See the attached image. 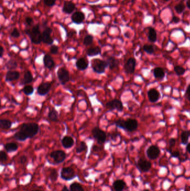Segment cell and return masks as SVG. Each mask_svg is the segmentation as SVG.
Segmentation results:
<instances>
[{
    "label": "cell",
    "mask_w": 190,
    "mask_h": 191,
    "mask_svg": "<svg viewBox=\"0 0 190 191\" xmlns=\"http://www.w3.org/2000/svg\"><path fill=\"white\" fill-rule=\"evenodd\" d=\"M51 87H52V85L49 82L42 83L40 84L39 87H37V93L41 96L46 95L50 91Z\"/></svg>",
    "instance_id": "5bb4252c"
},
{
    "label": "cell",
    "mask_w": 190,
    "mask_h": 191,
    "mask_svg": "<svg viewBox=\"0 0 190 191\" xmlns=\"http://www.w3.org/2000/svg\"><path fill=\"white\" fill-rule=\"evenodd\" d=\"M160 149L156 145H151L147 149V157L150 160H155L158 158L160 154Z\"/></svg>",
    "instance_id": "9c48e42d"
},
{
    "label": "cell",
    "mask_w": 190,
    "mask_h": 191,
    "mask_svg": "<svg viewBox=\"0 0 190 191\" xmlns=\"http://www.w3.org/2000/svg\"><path fill=\"white\" fill-rule=\"evenodd\" d=\"M163 1H170V0H163Z\"/></svg>",
    "instance_id": "91938a15"
},
{
    "label": "cell",
    "mask_w": 190,
    "mask_h": 191,
    "mask_svg": "<svg viewBox=\"0 0 190 191\" xmlns=\"http://www.w3.org/2000/svg\"><path fill=\"white\" fill-rule=\"evenodd\" d=\"M148 38L152 43H155L157 40V32L154 28H150L149 29Z\"/></svg>",
    "instance_id": "f1b7e54d"
},
{
    "label": "cell",
    "mask_w": 190,
    "mask_h": 191,
    "mask_svg": "<svg viewBox=\"0 0 190 191\" xmlns=\"http://www.w3.org/2000/svg\"><path fill=\"white\" fill-rule=\"evenodd\" d=\"M144 191H150V189H145Z\"/></svg>",
    "instance_id": "6f0895ef"
},
{
    "label": "cell",
    "mask_w": 190,
    "mask_h": 191,
    "mask_svg": "<svg viewBox=\"0 0 190 191\" xmlns=\"http://www.w3.org/2000/svg\"><path fill=\"white\" fill-rule=\"evenodd\" d=\"M115 124L117 127L123 129L128 132H135L138 126L137 120L132 119H128L126 120L118 119L115 121Z\"/></svg>",
    "instance_id": "7a4b0ae2"
},
{
    "label": "cell",
    "mask_w": 190,
    "mask_h": 191,
    "mask_svg": "<svg viewBox=\"0 0 190 191\" xmlns=\"http://www.w3.org/2000/svg\"><path fill=\"white\" fill-rule=\"evenodd\" d=\"M180 21V19H179V17H177V16H173L172 17V21L174 22V23H178Z\"/></svg>",
    "instance_id": "816d5d0a"
},
{
    "label": "cell",
    "mask_w": 190,
    "mask_h": 191,
    "mask_svg": "<svg viewBox=\"0 0 190 191\" xmlns=\"http://www.w3.org/2000/svg\"><path fill=\"white\" fill-rule=\"evenodd\" d=\"M101 49L99 47H95L88 49L87 51V54L89 56H94L101 54Z\"/></svg>",
    "instance_id": "d4e9b609"
},
{
    "label": "cell",
    "mask_w": 190,
    "mask_h": 191,
    "mask_svg": "<svg viewBox=\"0 0 190 191\" xmlns=\"http://www.w3.org/2000/svg\"><path fill=\"white\" fill-rule=\"evenodd\" d=\"M48 118L50 120L54 122H57L59 120L58 112L54 108L50 110L48 114Z\"/></svg>",
    "instance_id": "83f0119b"
},
{
    "label": "cell",
    "mask_w": 190,
    "mask_h": 191,
    "mask_svg": "<svg viewBox=\"0 0 190 191\" xmlns=\"http://www.w3.org/2000/svg\"><path fill=\"white\" fill-rule=\"evenodd\" d=\"M4 49L2 46H1L0 47V56L1 57H2V56L4 55Z\"/></svg>",
    "instance_id": "f5cc1de1"
},
{
    "label": "cell",
    "mask_w": 190,
    "mask_h": 191,
    "mask_svg": "<svg viewBox=\"0 0 190 191\" xmlns=\"http://www.w3.org/2000/svg\"><path fill=\"white\" fill-rule=\"evenodd\" d=\"M70 191H84L83 187L79 183L74 182L70 186Z\"/></svg>",
    "instance_id": "836d02e7"
},
{
    "label": "cell",
    "mask_w": 190,
    "mask_h": 191,
    "mask_svg": "<svg viewBox=\"0 0 190 191\" xmlns=\"http://www.w3.org/2000/svg\"><path fill=\"white\" fill-rule=\"evenodd\" d=\"M94 38L91 35H87L84 39L83 44L85 46H88L91 45L93 42Z\"/></svg>",
    "instance_id": "f35d334b"
},
{
    "label": "cell",
    "mask_w": 190,
    "mask_h": 191,
    "mask_svg": "<svg viewBox=\"0 0 190 191\" xmlns=\"http://www.w3.org/2000/svg\"><path fill=\"white\" fill-rule=\"evenodd\" d=\"M50 157L54 160L56 163H63L67 158L66 153L63 150H55L50 154Z\"/></svg>",
    "instance_id": "ba28073f"
},
{
    "label": "cell",
    "mask_w": 190,
    "mask_h": 191,
    "mask_svg": "<svg viewBox=\"0 0 190 191\" xmlns=\"http://www.w3.org/2000/svg\"><path fill=\"white\" fill-rule=\"evenodd\" d=\"M52 29L49 27L45 28L42 33V41L48 45H52L54 42V40L51 37Z\"/></svg>",
    "instance_id": "7c38bea8"
},
{
    "label": "cell",
    "mask_w": 190,
    "mask_h": 191,
    "mask_svg": "<svg viewBox=\"0 0 190 191\" xmlns=\"http://www.w3.org/2000/svg\"><path fill=\"white\" fill-rule=\"evenodd\" d=\"M13 138L16 140L20 141H25L26 140L28 139L26 138V136L20 130L15 134V135H13Z\"/></svg>",
    "instance_id": "d6a6232c"
},
{
    "label": "cell",
    "mask_w": 190,
    "mask_h": 191,
    "mask_svg": "<svg viewBox=\"0 0 190 191\" xmlns=\"http://www.w3.org/2000/svg\"><path fill=\"white\" fill-rule=\"evenodd\" d=\"M12 126V122L9 120L2 119L0 120V127L2 129L7 130Z\"/></svg>",
    "instance_id": "f546056e"
},
{
    "label": "cell",
    "mask_w": 190,
    "mask_h": 191,
    "mask_svg": "<svg viewBox=\"0 0 190 191\" xmlns=\"http://www.w3.org/2000/svg\"><path fill=\"white\" fill-rule=\"evenodd\" d=\"M92 134L94 138L96 140L97 143L100 145H102L105 143L107 138L106 133L101 130L99 127H94L92 130Z\"/></svg>",
    "instance_id": "5b68a950"
},
{
    "label": "cell",
    "mask_w": 190,
    "mask_h": 191,
    "mask_svg": "<svg viewBox=\"0 0 190 191\" xmlns=\"http://www.w3.org/2000/svg\"><path fill=\"white\" fill-rule=\"evenodd\" d=\"M44 66L46 68L51 69L55 65L54 60L52 59V56L49 54H45L43 58Z\"/></svg>",
    "instance_id": "ffe728a7"
},
{
    "label": "cell",
    "mask_w": 190,
    "mask_h": 191,
    "mask_svg": "<svg viewBox=\"0 0 190 191\" xmlns=\"http://www.w3.org/2000/svg\"><path fill=\"white\" fill-rule=\"evenodd\" d=\"M4 148L7 153H12L18 149V145L15 143H8L4 145Z\"/></svg>",
    "instance_id": "4316f807"
},
{
    "label": "cell",
    "mask_w": 190,
    "mask_h": 191,
    "mask_svg": "<svg viewBox=\"0 0 190 191\" xmlns=\"http://www.w3.org/2000/svg\"><path fill=\"white\" fill-rule=\"evenodd\" d=\"M106 61L110 69H113L114 68H117L119 65V60L113 56L109 57Z\"/></svg>",
    "instance_id": "603a6c76"
},
{
    "label": "cell",
    "mask_w": 190,
    "mask_h": 191,
    "mask_svg": "<svg viewBox=\"0 0 190 191\" xmlns=\"http://www.w3.org/2000/svg\"><path fill=\"white\" fill-rule=\"evenodd\" d=\"M61 144L64 148L69 149L74 145V140L70 136H65L61 140Z\"/></svg>",
    "instance_id": "d6986e66"
},
{
    "label": "cell",
    "mask_w": 190,
    "mask_h": 191,
    "mask_svg": "<svg viewBox=\"0 0 190 191\" xmlns=\"http://www.w3.org/2000/svg\"><path fill=\"white\" fill-rule=\"evenodd\" d=\"M34 89L31 86H26L24 87L22 91L26 96H30L32 95L34 92Z\"/></svg>",
    "instance_id": "ab89813d"
},
{
    "label": "cell",
    "mask_w": 190,
    "mask_h": 191,
    "mask_svg": "<svg viewBox=\"0 0 190 191\" xmlns=\"http://www.w3.org/2000/svg\"><path fill=\"white\" fill-rule=\"evenodd\" d=\"M143 50L144 52H146L147 53H148L149 54H153V53L155 52L154 47L152 45L146 44V45H144L143 46Z\"/></svg>",
    "instance_id": "8d00e7d4"
},
{
    "label": "cell",
    "mask_w": 190,
    "mask_h": 191,
    "mask_svg": "<svg viewBox=\"0 0 190 191\" xmlns=\"http://www.w3.org/2000/svg\"><path fill=\"white\" fill-rule=\"evenodd\" d=\"M185 6L183 3H180L174 6V9L176 11L178 14L182 13L185 10Z\"/></svg>",
    "instance_id": "60d3db41"
},
{
    "label": "cell",
    "mask_w": 190,
    "mask_h": 191,
    "mask_svg": "<svg viewBox=\"0 0 190 191\" xmlns=\"http://www.w3.org/2000/svg\"><path fill=\"white\" fill-rule=\"evenodd\" d=\"M170 154L172 158H179L180 156V153L178 151H171Z\"/></svg>",
    "instance_id": "c3c4849f"
},
{
    "label": "cell",
    "mask_w": 190,
    "mask_h": 191,
    "mask_svg": "<svg viewBox=\"0 0 190 191\" xmlns=\"http://www.w3.org/2000/svg\"><path fill=\"white\" fill-rule=\"evenodd\" d=\"M176 144V139L174 138H171L169 140V145L170 147H174Z\"/></svg>",
    "instance_id": "f907efd6"
},
{
    "label": "cell",
    "mask_w": 190,
    "mask_h": 191,
    "mask_svg": "<svg viewBox=\"0 0 190 191\" xmlns=\"http://www.w3.org/2000/svg\"><path fill=\"white\" fill-rule=\"evenodd\" d=\"M88 62L87 60L84 58H81L76 61V67L79 70L84 71L88 67Z\"/></svg>",
    "instance_id": "44dd1931"
},
{
    "label": "cell",
    "mask_w": 190,
    "mask_h": 191,
    "mask_svg": "<svg viewBox=\"0 0 190 191\" xmlns=\"http://www.w3.org/2000/svg\"><path fill=\"white\" fill-rule=\"evenodd\" d=\"M106 107L111 110H117L119 112L122 111L123 110V105L122 101L118 99H114L107 102Z\"/></svg>",
    "instance_id": "30bf717a"
},
{
    "label": "cell",
    "mask_w": 190,
    "mask_h": 191,
    "mask_svg": "<svg viewBox=\"0 0 190 191\" xmlns=\"http://www.w3.org/2000/svg\"><path fill=\"white\" fill-rule=\"evenodd\" d=\"M186 5L187 8L190 9V0H187L186 2Z\"/></svg>",
    "instance_id": "11a10c76"
},
{
    "label": "cell",
    "mask_w": 190,
    "mask_h": 191,
    "mask_svg": "<svg viewBox=\"0 0 190 191\" xmlns=\"http://www.w3.org/2000/svg\"><path fill=\"white\" fill-rule=\"evenodd\" d=\"M20 131L22 132L28 139L34 137L39 132V126L34 123H24L21 126Z\"/></svg>",
    "instance_id": "6da1fadb"
},
{
    "label": "cell",
    "mask_w": 190,
    "mask_h": 191,
    "mask_svg": "<svg viewBox=\"0 0 190 191\" xmlns=\"http://www.w3.org/2000/svg\"><path fill=\"white\" fill-rule=\"evenodd\" d=\"M40 191V190H33V191Z\"/></svg>",
    "instance_id": "680465c9"
},
{
    "label": "cell",
    "mask_w": 190,
    "mask_h": 191,
    "mask_svg": "<svg viewBox=\"0 0 190 191\" xmlns=\"http://www.w3.org/2000/svg\"><path fill=\"white\" fill-rule=\"evenodd\" d=\"M58 178V173L57 171L55 169H52L49 174L50 179L52 180V182H55L57 180Z\"/></svg>",
    "instance_id": "74e56055"
},
{
    "label": "cell",
    "mask_w": 190,
    "mask_h": 191,
    "mask_svg": "<svg viewBox=\"0 0 190 191\" xmlns=\"http://www.w3.org/2000/svg\"><path fill=\"white\" fill-rule=\"evenodd\" d=\"M57 75L60 82L61 84L64 85L70 80L69 72L64 68H60L58 71Z\"/></svg>",
    "instance_id": "52a82bcc"
},
{
    "label": "cell",
    "mask_w": 190,
    "mask_h": 191,
    "mask_svg": "<svg viewBox=\"0 0 190 191\" xmlns=\"http://www.w3.org/2000/svg\"><path fill=\"white\" fill-rule=\"evenodd\" d=\"M149 101L152 103H155L159 101L160 98V93L155 88L150 89L147 93Z\"/></svg>",
    "instance_id": "9a60e30c"
},
{
    "label": "cell",
    "mask_w": 190,
    "mask_h": 191,
    "mask_svg": "<svg viewBox=\"0 0 190 191\" xmlns=\"http://www.w3.org/2000/svg\"><path fill=\"white\" fill-rule=\"evenodd\" d=\"M153 75L156 79L162 80L165 76V72L162 68L156 67L153 70Z\"/></svg>",
    "instance_id": "7402d4cb"
},
{
    "label": "cell",
    "mask_w": 190,
    "mask_h": 191,
    "mask_svg": "<svg viewBox=\"0 0 190 191\" xmlns=\"http://www.w3.org/2000/svg\"><path fill=\"white\" fill-rule=\"evenodd\" d=\"M185 97L187 100L190 102V84L188 86L185 93Z\"/></svg>",
    "instance_id": "7dc6e473"
},
{
    "label": "cell",
    "mask_w": 190,
    "mask_h": 191,
    "mask_svg": "<svg viewBox=\"0 0 190 191\" xmlns=\"http://www.w3.org/2000/svg\"><path fill=\"white\" fill-rule=\"evenodd\" d=\"M61 178L65 180H70L76 177L75 171L72 168L65 167L62 168L60 172Z\"/></svg>",
    "instance_id": "8992f818"
},
{
    "label": "cell",
    "mask_w": 190,
    "mask_h": 191,
    "mask_svg": "<svg viewBox=\"0 0 190 191\" xmlns=\"http://www.w3.org/2000/svg\"><path fill=\"white\" fill-rule=\"evenodd\" d=\"M72 21L76 24H82L85 19V15L83 13L80 11H76L71 16Z\"/></svg>",
    "instance_id": "2e32d148"
},
{
    "label": "cell",
    "mask_w": 190,
    "mask_h": 191,
    "mask_svg": "<svg viewBox=\"0 0 190 191\" xmlns=\"http://www.w3.org/2000/svg\"><path fill=\"white\" fill-rule=\"evenodd\" d=\"M7 160V155L4 151H1L0 152V160L1 162H6Z\"/></svg>",
    "instance_id": "b9f144b4"
},
{
    "label": "cell",
    "mask_w": 190,
    "mask_h": 191,
    "mask_svg": "<svg viewBox=\"0 0 190 191\" xmlns=\"http://www.w3.org/2000/svg\"><path fill=\"white\" fill-rule=\"evenodd\" d=\"M25 33L30 37L32 43L39 44L42 41V33L40 32L39 25H36L31 29L25 30Z\"/></svg>",
    "instance_id": "3957f363"
},
{
    "label": "cell",
    "mask_w": 190,
    "mask_h": 191,
    "mask_svg": "<svg viewBox=\"0 0 190 191\" xmlns=\"http://www.w3.org/2000/svg\"><path fill=\"white\" fill-rule=\"evenodd\" d=\"M88 147L87 144L84 141H82L80 143L79 145L76 147V152L77 153H80L84 151H87Z\"/></svg>",
    "instance_id": "e575fe53"
},
{
    "label": "cell",
    "mask_w": 190,
    "mask_h": 191,
    "mask_svg": "<svg viewBox=\"0 0 190 191\" xmlns=\"http://www.w3.org/2000/svg\"><path fill=\"white\" fill-rule=\"evenodd\" d=\"M190 136V132L189 131H183L181 134V144L183 145H186L188 144Z\"/></svg>",
    "instance_id": "4dcf8cb0"
},
{
    "label": "cell",
    "mask_w": 190,
    "mask_h": 191,
    "mask_svg": "<svg viewBox=\"0 0 190 191\" xmlns=\"http://www.w3.org/2000/svg\"><path fill=\"white\" fill-rule=\"evenodd\" d=\"M50 51L52 54H57L59 52V48L56 45H52L50 48Z\"/></svg>",
    "instance_id": "ee69618b"
},
{
    "label": "cell",
    "mask_w": 190,
    "mask_h": 191,
    "mask_svg": "<svg viewBox=\"0 0 190 191\" xmlns=\"http://www.w3.org/2000/svg\"><path fill=\"white\" fill-rule=\"evenodd\" d=\"M135 66L136 60L134 58H130L128 59L126 63L124 65V71L127 74H133L135 72Z\"/></svg>",
    "instance_id": "8fae6325"
},
{
    "label": "cell",
    "mask_w": 190,
    "mask_h": 191,
    "mask_svg": "<svg viewBox=\"0 0 190 191\" xmlns=\"http://www.w3.org/2000/svg\"><path fill=\"white\" fill-rule=\"evenodd\" d=\"M27 162V157L25 155H22L20 157V162L21 164H24Z\"/></svg>",
    "instance_id": "681fc988"
},
{
    "label": "cell",
    "mask_w": 190,
    "mask_h": 191,
    "mask_svg": "<svg viewBox=\"0 0 190 191\" xmlns=\"http://www.w3.org/2000/svg\"><path fill=\"white\" fill-rule=\"evenodd\" d=\"M91 66L94 72L98 74H102L105 72V69L108 67V64L107 61L95 58L91 60Z\"/></svg>",
    "instance_id": "277c9868"
},
{
    "label": "cell",
    "mask_w": 190,
    "mask_h": 191,
    "mask_svg": "<svg viewBox=\"0 0 190 191\" xmlns=\"http://www.w3.org/2000/svg\"><path fill=\"white\" fill-rule=\"evenodd\" d=\"M174 71L177 76H182L186 72V69L180 65H176L174 67Z\"/></svg>",
    "instance_id": "d590c367"
},
{
    "label": "cell",
    "mask_w": 190,
    "mask_h": 191,
    "mask_svg": "<svg viewBox=\"0 0 190 191\" xmlns=\"http://www.w3.org/2000/svg\"><path fill=\"white\" fill-rule=\"evenodd\" d=\"M137 166L141 171L147 172L150 170L152 167V164L150 161L141 158L139 159L137 164Z\"/></svg>",
    "instance_id": "4fadbf2b"
},
{
    "label": "cell",
    "mask_w": 190,
    "mask_h": 191,
    "mask_svg": "<svg viewBox=\"0 0 190 191\" xmlns=\"http://www.w3.org/2000/svg\"><path fill=\"white\" fill-rule=\"evenodd\" d=\"M25 23L28 25V26H32L34 24V20L32 17H26L25 19Z\"/></svg>",
    "instance_id": "bcb514c9"
},
{
    "label": "cell",
    "mask_w": 190,
    "mask_h": 191,
    "mask_svg": "<svg viewBox=\"0 0 190 191\" xmlns=\"http://www.w3.org/2000/svg\"><path fill=\"white\" fill-rule=\"evenodd\" d=\"M44 3L49 7L53 6L55 4L56 0H44Z\"/></svg>",
    "instance_id": "f6af8a7d"
},
{
    "label": "cell",
    "mask_w": 190,
    "mask_h": 191,
    "mask_svg": "<svg viewBox=\"0 0 190 191\" xmlns=\"http://www.w3.org/2000/svg\"><path fill=\"white\" fill-rule=\"evenodd\" d=\"M70 191L69 190V189L67 188V187H66V186H64V187L63 188V189H62V191Z\"/></svg>",
    "instance_id": "9f6ffc18"
},
{
    "label": "cell",
    "mask_w": 190,
    "mask_h": 191,
    "mask_svg": "<svg viewBox=\"0 0 190 191\" xmlns=\"http://www.w3.org/2000/svg\"><path fill=\"white\" fill-rule=\"evenodd\" d=\"M75 5L71 1H65L64 4L63 11L65 14H70L74 11Z\"/></svg>",
    "instance_id": "ac0fdd59"
},
{
    "label": "cell",
    "mask_w": 190,
    "mask_h": 191,
    "mask_svg": "<svg viewBox=\"0 0 190 191\" xmlns=\"http://www.w3.org/2000/svg\"><path fill=\"white\" fill-rule=\"evenodd\" d=\"M20 73L15 71H9L7 72L5 76V80L6 82H12L18 80L20 78Z\"/></svg>",
    "instance_id": "e0dca14e"
},
{
    "label": "cell",
    "mask_w": 190,
    "mask_h": 191,
    "mask_svg": "<svg viewBox=\"0 0 190 191\" xmlns=\"http://www.w3.org/2000/svg\"><path fill=\"white\" fill-rule=\"evenodd\" d=\"M113 186L115 191H123L126 186V184L123 180L118 179L114 182Z\"/></svg>",
    "instance_id": "cb8c5ba5"
},
{
    "label": "cell",
    "mask_w": 190,
    "mask_h": 191,
    "mask_svg": "<svg viewBox=\"0 0 190 191\" xmlns=\"http://www.w3.org/2000/svg\"><path fill=\"white\" fill-rule=\"evenodd\" d=\"M11 36L13 37V38H19L20 36V33L19 30L16 28H15L12 32L11 33Z\"/></svg>",
    "instance_id": "7bdbcfd3"
},
{
    "label": "cell",
    "mask_w": 190,
    "mask_h": 191,
    "mask_svg": "<svg viewBox=\"0 0 190 191\" xmlns=\"http://www.w3.org/2000/svg\"><path fill=\"white\" fill-rule=\"evenodd\" d=\"M17 63L14 59L9 60L6 64V67L9 71H13L17 68Z\"/></svg>",
    "instance_id": "1f68e13d"
},
{
    "label": "cell",
    "mask_w": 190,
    "mask_h": 191,
    "mask_svg": "<svg viewBox=\"0 0 190 191\" xmlns=\"http://www.w3.org/2000/svg\"><path fill=\"white\" fill-rule=\"evenodd\" d=\"M34 80V77L32 74L31 72L29 71H28L26 72H25L24 74V78L22 80L21 84L23 85H25L27 84L30 83L32 82Z\"/></svg>",
    "instance_id": "484cf974"
},
{
    "label": "cell",
    "mask_w": 190,
    "mask_h": 191,
    "mask_svg": "<svg viewBox=\"0 0 190 191\" xmlns=\"http://www.w3.org/2000/svg\"><path fill=\"white\" fill-rule=\"evenodd\" d=\"M186 150L190 154V143L187 144V145L186 146Z\"/></svg>",
    "instance_id": "db71d44e"
}]
</instances>
